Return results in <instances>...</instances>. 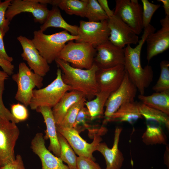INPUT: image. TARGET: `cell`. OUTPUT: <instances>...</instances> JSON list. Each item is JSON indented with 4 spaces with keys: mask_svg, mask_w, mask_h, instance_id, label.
Here are the masks:
<instances>
[{
    "mask_svg": "<svg viewBox=\"0 0 169 169\" xmlns=\"http://www.w3.org/2000/svg\"><path fill=\"white\" fill-rule=\"evenodd\" d=\"M155 30L154 26L150 24L144 28L141 38L135 47L127 45L124 48L125 70L140 95H144L145 90L150 85L153 77V72L151 66L147 65L144 68L141 66V50L148 36Z\"/></svg>",
    "mask_w": 169,
    "mask_h": 169,
    "instance_id": "cell-1",
    "label": "cell"
},
{
    "mask_svg": "<svg viewBox=\"0 0 169 169\" xmlns=\"http://www.w3.org/2000/svg\"><path fill=\"white\" fill-rule=\"evenodd\" d=\"M62 71L63 82L70 86L71 90L82 92L89 100L100 92L97 83L96 74L98 68L94 64L89 69H82L72 67L69 63L59 59L55 60Z\"/></svg>",
    "mask_w": 169,
    "mask_h": 169,
    "instance_id": "cell-2",
    "label": "cell"
},
{
    "mask_svg": "<svg viewBox=\"0 0 169 169\" xmlns=\"http://www.w3.org/2000/svg\"><path fill=\"white\" fill-rule=\"evenodd\" d=\"M78 38V36L72 35L65 30L47 35L39 30L33 32L32 40L40 54L50 64L58 58L68 42Z\"/></svg>",
    "mask_w": 169,
    "mask_h": 169,
    "instance_id": "cell-3",
    "label": "cell"
},
{
    "mask_svg": "<svg viewBox=\"0 0 169 169\" xmlns=\"http://www.w3.org/2000/svg\"><path fill=\"white\" fill-rule=\"evenodd\" d=\"M71 90V87L63 82L61 70L58 69L56 78L50 84L44 88L33 90L29 106L32 110L41 106L52 108L66 92Z\"/></svg>",
    "mask_w": 169,
    "mask_h": 169,
    "instance_id": "cell-4",
    "label": "cell"
},
{
    "mask_svg": "<svg viewBox=\"0 0 169 169\" xmlns=\"http://www.w3.org/2000/svg\"><path fill=\"white\" fill-rule=\"evenodd\" d=\"M96 53L95 48L90 44L71 40L66 44L58 58L74 68L87 69L92 67Z\"/></svg>",
    "mask_w": 169,
    "mask_h": 169,
    "instance_id": "cell-5",
    "label": "cell"
},
{
    "mask_svg": "<svg viewBox=\"0 0 169 169\" xmlns=\"http://www.w3.org/2000/svg\"><path fill=\"white\" fill-rule=\"evenodd\" d=\"M13 79L17 84L15 99L26 107L30 105L35 87L41 89L43 85V77L32 71L24 62H21L16 74L12 75Z\"/></svg>",
    "mask_w": 169,
    "mask_h": 169,
    "instance_id": "cell-6",
    "label": "cell"
},
{
    "mask_svg": "<svg viewBox=\"0 0 169 169\" xmlns=\"http://www.w3.org/2000/svg\"><path fill=\"white\" fill-rule=\"evenodd\" d=\"M57 131L66 140L74 152L78 156L90 157L94 159L93 152L96 151L98 144L102 139L101 136L106 132L105 128L102 127L94 134V140L90 143H88L80 136L79 132L73 128H64L56 125Z\"/></svg>",
    "mask_w": 169,
    "mask_h": 169,
    "instance_id": "cell-7",
    "label": "cell"
},
{
    "mask_svg": "<svg viewBox=\"0 0 169 169\" xmlns=\"http://www.w3.org/2000/svg\"><path fill=\"white\" fill-rule=\"evenodd\" d=\"M137 89L130 79L126 71L123 80L120 85L115 91L110 94L105 105L103 123L107 122L112 115L122 105L134 101Z\"/></svg>",
    "mask_w": 169,
    "mask_h": 169,
    "instance_id": "cell-8",
    "label": "cell"
},
{
    "mask_svg": "<svg viewBox=\"0 0 169 169\" xmlns=\"http://www.w3.org/2000/svg\"><path fill=\"white\" fill-rule=\"evenodd\" d=\"M114 15L128 25L137 35L144 28L142 6L138 0H116Z\"/></svg>",
    "mask_w": 169,
    "mask_h": 169,
    "instance_id": "cell-9",
    "label": "cell"
},
{
    "mask_svg": "<svg viewBox=\"0 0 169 169\" xmlns=\"http://www.w3.org/2000/svg\"><path fill=\"white\" fill-rule=\"evenodd\" d=\"M110 30L107 20L90 22L81 20L76 42L88 43L95 48L109 41Z\"/></svg>",
    "mask_w": 169,
    "mask_h": 169,
    "instance_id": "cell-10",
    "label": "cell"
},
{
    "mask_svg": "<svg viewBox=\"0 0 169 169\" xmlns=\"http://www.w3.org/2000/svg\"><path fill=\"white\" fill-rule=\"evenodd\" d=\"M19 135L16 124L0 123V167L15 160L14 147Z\"/></svg>",
    "mask_w": 169,
    "mask_h": 169,
    "instance_id": "cell-11",
    "label": "cell"
},
{
    "mask_svg": "<svg viewBox=\"0 0 169 169\" xmlns=\"http://www.w3.org/2000/svg\"><path fill=\"white\" fill-rule=\"evenodd\" d=\"M49 10L47 5L38 3L35 0H12L5 14L10 22L16 15L23 12L31 13L35 22L43 24L46 21Z\"/></svg>",
    "mask_w": 169,
    "mask_h": 169,
    "instance_id": "cell-12",
    "label": "cell"
},
{
    "mask_svg": "<svg viewBox=\"0 0 169 169\" xmlns=\"http://www.w3.org/2000/svg\"><path fill=\"white\" fill-rule=\"evenodd\" d=\"M107 22L110 30L109 41L113 44L124 48L127 45L138 44V35L118 17L114 15Z\"/></svg>",
    "mask_w": 169,
    "mask_h": 169,
    "instance_id": "cell-13",
    "label": "cell"
},
{
    "mask_svg": "<svg viewBox=\"0 0 169 169\" xmlns=\"http://www.w3.org/2000/svg\"><path fill=\"white\" fill-rule=\"evenodd\" d=\"M93 64L99 69H105L124 65V48L117 46L108 41L97 47Z\"/></svg>",
    "mask_w": 169,
    "mask_h": 169,
    "instance_id": "cell-14",
    "label": "cell"
},
{
    "mask_svg": "<svg viewBox=\"0 0 169 169\" xmlns=\"http://www.w3.org/2000/svg\"><path fill=\"white\" fill-rule=\"evenodd\" d=\"M23 49L21 56L27 61L29 68L36 74L43 77L50 70L49 64L40 54L32 40L20 35L17 38Z\"/></svg>",
    "mask_w": 169,
    "mask_h": 169,
    "instance_id": "cell-15",
    "label": "cell"
},
{
    "mask_svg": "<svg viewBox=\"0 0 169 169\" xmlns=\"http://www.w3.org/2000/svg\"><path fill=\"white\" fill-rule=\"evenodd\" d=\"M160 23L161 29L150 34L146 39L148 62L169 48V16H165L160 20Z\"/></svg>",
    "mask_w": 169,
    "mask_h": 169,
    "instance_id": "cell-16",
    "label": "cell"
},
{
    "mask_svg": "<svg viewBox=\"0 0 169 169\" xmlns=\"http://www.w3.org/2000/svg\"><path fill=\"white\" fill-rule=\"evenodd\" d=\"M125 72L123 64L108 68H98L96 78L100 91L111 94L115 91L121 84Z\"/></svg>",
    "mask_w": 169,
    "mask_h": 169,
    "instance_id": "cell-17",
    "label": "cell"
},
{
    "mask_svg": "<svg viewBox=\"0 0 169 169\" xmlns=\"http://www.w3.org/2000/svg\"><path fill=\"white\" fill-rule=\"evenodd\" d=\"M31 148L39 158L41 169H70L59 157L53 155L46 147L43 134L37 133L32 139Z\"/></svg>",
    "mask_w": 169,
    "mask_h": 169,
    "instance_id": "cell-18",
    "label": "cell"
},
{
    "mask_svg": "<svg viewBox=\"0 0 169 169\" xmlns=\"http://www.w3.org/2000/svg\"><path fill=\"white\" fill-rule=\"evenodd\" d=\"M122 128H115L114 142L111 148L105 142H100L96 151L100 152L104 156L106 165L105 169H120L124 160L122 153L118 148V144Z\"/></svg>",
    "mask_w": 169,
    "mask_h": 169,
    "instance_id": "cell-19",
    "label": "cell"
},
{
    "mask_svg": "<svg viewBox=\"0 0 169 169\" xmlns=\"http://www.w3.org/2000/svg\"><path fill=\"white\" fill-rule=\"evenodd\" d=\"M42 115L46 127L45 140L49 139L50 144L48 150L52 151L55 156L59 157L60 147L58 140L56 124L53 116L52 108L46 106H41L35 110Z\"/></svg>",
    "mask_w": 169,
    "mask_h": 169,
    "instance_id": "cell-20",
    "label": "cell"
},
{
    "mask_svg": "<svg viewBox=\"0 0 169 169\" xmlns=\"http://www.w3.org/2000/svg\"><path fill=\"white\" fill-rule=\"evenodd\" d=\"M146 129L142 139L146 145H166L167 139L166 132L169 130V122L162 121H146Z\"/></svg>",
    "mask_w": 169,
    "mask_h": 169,
    "instance_id": "cell-21",
    "label": "cell"
},
{
    "mask_svg": "<svg viewBox=\"0 0 169 169\" xmlns=\"http://www.w3.org/2000/svg\"><path fill=\"white\" fill-rule=\"evenodd\" d=\"M84 97V94L78 91L72 90L66 92L52 109L56 125L62 122L67 111L73 104Z\"/></svg>",
    "mask_w": 169,
    "mask_h": 169,
    "instance_id": "cell-22",
    "label": "cell"
},
{
    "mask_svg": "<svg viewBox=\"0 0 169 169\" xmlns=\"http://www.w3.org/2000/svg\"><path fill=\"white\" fill-rule=\"evenodd\" d=\"M49 27L61 28L72 35L77 36L78 35V26L67 23L61 15L59 8L56 6H53L49 10L48 17L40 26V30L44 32Z\"/></svg>",
    "mask_w": 169,
    "mask_h": 169,
    "instance_id": "cell-23",
    "label": "cell"
},
{
    "mask_svg": "<svg viewBox=\"0 0 169 169\" xmlns=\"http://www.w3.org/2000/svg\"><path fill=\"white\" fill-rule=\"evenodd\" d=\"M142 117L138 103L134 101L125 103L121 105L112 115L107 122H126L132 124Z\"/></svg>",
    "mask_w": 169,
    "mask_h": 169,
    "instance_id": "cell-24",
    "label": "cell"
},
{
    "mask_svg": "<svg viewBox=\"0 0 169 169\" xmlns=\"http://www.w3.org/2000/svg\"><path fill=\"white\" fill-rule=\"evenodd\" d=\"M138 98L146 106L169 115V91L156 92L148 96L140 94Z\"/></svg>",
    "mask_w": 169,
    "mask_h": 169,
    "instance_id": "cell-25",
    "label": "cell"
},
{
    "mask_svg": "<svg viewBox=\"0 0 169 169\" xmlns=\"http://www.w3.org/2000/svg\"><path fill=\"white\" fill-rule=\"evenodd\" d=\"M110 94L108 92L100 91L94 99L85 102L84 105L88 110L91 120L100 118L104 114V108Z\"/></svg>",
    "mask_w": 169,
    "mask_h": 169,
    "instance_id": "cell-26",
    "label": "cell"
},
{
    "mask_svg": "<svg viewBox=\"0 0 169 169\" xmlns=\"http://www.w3.org/2000/svg\"><path fill=\"white\" fill-rule=\"evenodd\" d=\"M57 135L60 147L59 157L67 164L70 169H77V157L75 152L65 138L58 132Z\"/></svg>",
    "mask_w": 169,
    "mask_h": 169,
    "instance_id": "cell-27",
    "label": "cell"
},
{
    "mask_svg": "<svg viewBox=\"0 0 169 169\" xmlns=\"http://www.w3.org/2000/svg\"><path fill=\"white\" fill-rule=\"evenodd\" d=\"M86 4V0H58L57 6L69 15L84 17Z\"/></svg>",
    "mask_w": 169,
    "mask_h": 169,
    "instance_id": "cell-28",
    "label": "cell"
},
{
    "mask_svg": "<svg viewBox=\"0 0 169 169\" xmlns=\"http://www.w3.org/2000/svg\"><path fill=\"white\" fill-rule=\"evenodd\" d=\"M85 17L89 22H99L107 20L109 18L102 8L97 0H86Z\"/></svg>",
    "mask_w": 169,
    "mask_h": 169,
    "instance_id": "cell-29",
    "label": "cell"
},
{
    "mask_svg": "<svg viewBox=\"0 0 169 169\" xmlns=\"http://www.w3.org/2000/svg\"><path fill=\"white\" fill-rule=\"evenodd\" d=\"M86 99L84 97L73 104L67 111L62 122L57 125L64 128H73L78 112L84 105Z\"/></svg>",
    "mask_w": 169,
    "mask_h": 169,
    "instance_id": "cell-30",
    "label": "cell"
},
{
    "mask_svg": "<svg viewBox=\"0 0 169 169\" xmlns=\"http://www.w3.org/2000/svg\"><path fill=\"white\" fill-rule=\"evenodd\" d=\"M161 73L152 90L156 92L169 91V62L163 60L160 63Z\"/></svg>",
    "mask_w": 169,
    "mask_h": 169,
    "instance_id": "cell-31",
    "label": "cell"
},
{
    "mask_svg": "<svg viewBox=\"0 0 169 169\" xmlns=\"http://www.w3.org/2000/svg\"><path fill=\"white\" fill-rule=\"evenodd\" d=\"M4 81L0 80V123L5 124L12 122L16 124L19 122L14 118L11 111L5 106L3 101Z\"/></svg>",
    "mask_w": 169,
    "mask_h": 169,
    "instance_id": "cell-32",
    "label": "cell"
},
{
    "mask_svg": "<svg viewBox=\"0 0 169 169\" xmlns=\"http://www.w3.org/2000/svg\"><path fill=\"white\" fill-rule=\"evenodd\" d=\"M141 2L142 4V23L144 28L150 24L153 14L161 5L152 3L148 0H141Z\"/></svg>",
    "mask_w": 169,
    "mask_h": 169,
    "instance_id": "cell-33",
    "label": "cell"
},
{
    "mask_svg": "<svg viewBox=\"0 0 169 169\" xmlns=\"http://www.w3.org/2000/svg\"><path fill=\"white\" fill-rule=\"evenodd\" d=\"M88 120H91L88 110L84 105L79 111L73 128L79 132L83 129L89 128L87 123Z\"/></svg>",
    "mask_w": 169,
    "mask_h": 169,
    "instance_id": "cell-34",
    "label": "cell"
},
{
    "mask_svg": "<svg viewBox=\"0 0 169 169\" xmlns=\"http://www.w3.org/2000/svg\"><path fill=\"white\" fill-rule=\"evenodd\" d=\"M11 113L14 118L19 121H24L27 119L29 114L26 107L19 103L11 105Z\"/></svg>",
    "mask_w": 169,
    "mask_h": 169,
    "instance_id": "cell-35",
    "label": "cell"
},
{
    "mask_svg": "<svg viewBox=\"0 0 169 169\" xmlns=\"http://www.w3.org/2000/svg\"><path fill=\"white\" fill-rule=\"evenodd\" d=\"M12 0H0V28L5 33L9 29L10 22L5 17L6 11L10 6Z\"/></svg>",
    "mask_w": 169,
    "mask_h": 169,
    "instance_id": "cell-36",
    "label": "cell"
},
{
    "mask_svg": "<svg viewBox=\"0 0 169 169\" xmlns=\"http://www.w3.org/2000/svg\"><path fill=\"white\" fill-rule=\"evenodd\" d=\"M94 159L88 157L79 156L77 157V169H102L94 161Z\"/></svg>",
    "mask_w": 169,
    "mask_h": 169,
    "instance_id": "cell-37",
    "label": "cell"
},
{
    "mask_svg": "<svg viewBox=\"0 0 169 169\" xmlns=\"http://www.w3.org/2000/svg\"><path fill=\"white\" fill-rule=\"evenodd\" d=\"M0 169H25L21 156L18 154L12 162L0 167Z\"/></svg>",
    "mask_w": 169,
    "mask_h": 169,
    "instance_id": "cell-38",
    "label": "cell"
},
{
    "mask_svg": "<svg viewBox=\"0 0 169 169\" xmlns=\"http://www.w3.org/2000/svg\"><path fill=\"white\" fill-rule=\"evenodd\" d=\"M5 34L0 28V58L11 62L13 59L8 54L4 47L3 38Z\"/></svg>",
    "mask_w": 169,
    "mask_h": 169,
    "instance_id": "cell-39",
    "label": "cell"
},
{
    "mask_svg": "<svg viewBox=\"0 0 169 169\" xmlns=\"http://www.w3.org/2000/svg\"><path fill=\"white\" fill-rule=\"evenodd\" d=\"M0 66L8 75L13 74L14 67L11 62L0 58Z\"/></svg>",
    "mask_w": 169,
    "mask_h": 169,
    "instance_id": "cell-40",
    "label": "cell"
},
{
    "mask_svg": "<svg viewBox=\"0 0 169 169\" xmlns=\"http://www.w3.org/2000/svg\"><path fill=\"white\" fill-rule=\"evenodd\" d=\"M97 1L109 18L114 15V11L110 8L107 0H98Z\"/></svg>",
    "mask_w": 169,
    "mask_h": 169,
    "instance_id": "cell-41",
    "label": "cell"
},
{
    "mask_svg": "<svg viewBox=\"0 0 169 169\" xmlns=\"http://www.w3.org/2000/svg\"><path fill=\"white\" fill-rule=\"evenodd\" d=\"M157 1L161 2L163 4L165 16H169V0H157Z\"/></svg>",
    "mask_w": 169,
    "mask_h": 169,
    "instance_id": "cell-42",
    "label": "cell"
},
{
    "mask_svg": "<svg viewBox=\"0 0 169 169\" xmlns=\"http://www.w3.org/2000/svg\"><path fill=\"white\" fill-rule=\"evenodd\" d=\"M9 75L3 71L0 70V80H5L7 79Z\"/></svg>",
    "mask_w": 169,
    "mask_h": 169,
    "instance_id": "cell-43",
    "label": "cell"
},
{
    "mask_svg": "<svg viewBox=\"0 0 169 169\" xmlns=\"http://www.w3.org/2000/svg\"><path fill=\"white\" fill-rule=\"evenodd\" d=\"M164 161L166 164L168 165V159L169 160V148L166 147L164 154Z\"/></svg>",
    "mask_w": 169,
    "mask_h": 169,
    "instance_id": "cell-44",
    "label": "cell"
}]
</instances>
